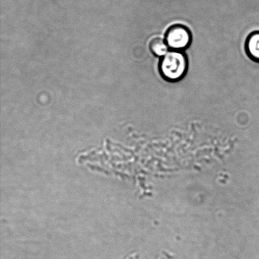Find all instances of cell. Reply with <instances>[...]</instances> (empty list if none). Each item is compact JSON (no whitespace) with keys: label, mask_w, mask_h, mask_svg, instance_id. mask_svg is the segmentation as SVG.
<instances>
[{"label":"cell","mask_w":259,"mask_h":259,"mask_svg":"<svg viewBox=\"0 0 259 259\" xmlns=\"http://www.w3.org/2000/svg\"><path fill=\"white\" fill-rule=\"evenodd\" d=\"M189 61L184 52L169 50L160 60L159 70L161 77L168 82L181 80L186 75Z\"/></svg>","instance_id":"obj_1"},{"label":"cell","mask_w":259,"mask_h":259,"mask_svg":"<svg viewBox=\"0 0 259 259\" xmlns=\"http://www.w3.org/2000/svg\"><path fill=\"white\" fill-rule=\"evenodd\" d=\"M164 39L170 50L184 52L191 45L192 35L187 27L182 24H175L167 30Z\"/></svg>","instance_id":"obj_2"},{"label":"cell","mask_w":259,"mask_h":259,"mask_svg":"<svg viewBox=\"0 0 259 259\" xmlns=\"http://www.w3.org/2000/svg\"><path fill=\"white\" fill-rule=\"evenodd\" d=\"M245 48L250 59L259 63V31H254L248 35Z\"/></svg>","instance_id":"obj_3"},{"label":"cell","mask_w":259,"mask_h":259,"mask_svg":"<svg viewBox=\"0 0 259 259\" xmlns=\"http://www.w3.org/2000/svg\"><path fill=\"white\" fill-rule=\"evenodd\" d=\"M149 49L152 54L161 58L164 57L170 50L166 40L161 37H155L152 39L149 43Z\"/></svg>","instance_id":"obj_4"}]
</instances>
